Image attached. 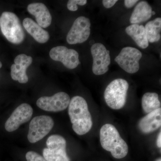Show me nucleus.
Here are the masks:
<instances>
[{
    "label": "nucleus",
    "mask_w": 161,
    "mask_h": 161,
    "mask_svg": "<svg viewBox=\"0 0 161 161\" xmlns=\"http://www.w3.org/2000/svg\"><path fill=\"white\" fill-rule=\"evenodd\" d=\"M27 9L30 14L34 16L37 24L41 27L47 28L51 24V14L43 3H31L27 6Z\"/></svg>",
    "instance_id": "nucleus-15"
},
{
    "label": "nucleus",
    "mask_w": 161,
    "mask_h": 161,
    "mask_svg": "<svg viewBox=\"0 0 161 161\" xmlns=\"http://www.w3.org/2000/svg\"><path fill=\"white\" fill-rule=\"evenodd\" d=\"M161 126V108L150 112L139 121V129L144 134L154 132Z\"/></svg>",
    "instance_id": "nucleus-14"
},
{
    "label": "nucleus",
    "mask_w": 161,
    "mask_h": 161,
    "mask_svg": "<svg viewBox=\"0 0 161 161\" xmlns=\"http://www.w3.org/2000/svg\"><path fill=\"white\" fill-rule=\"evenodd\" d=\"M138 2L137 0H125L124 1L125 6L128 8H131Z\"/></svg>",
    "instance_id": "nucleus-24"
},
{
    "label": "nucleus",
    "mask_w": 161,
    "mask_h": 161,
    "mask_svg": "<svg viewBox=\"0 0 161 161\" xmlns=\"http://www.w3.org/2000/svg\"><path fill=\"white\" fill-rule=\"evenodd\" d=\"M47 148L43 150V158L47 161H70L66 153V141L59 135L50 136L47 140Z\"/></svg>",
    "instance_id": "nucleus-5"
},
{
    "label": "nucleus",
    "mask_w": 161,
    "mask_h": 161,
    "mask_svg": "<svg viewBox=\"0 0 161 161\" xmlns=\"http://www.w3.org/2000/svg\"><path fill=\"white\" fill-rule=\"evenodd\" d=\"M156 161H161V158H159Z\"/></svg>",
    "instance_id": "nucleus-28"
},
{
    "label": "nucleus",
    "mask_w": 161,
    "mask_h": 161,
    "mask_svg": "<svg viewBox=\"0 0 161 161\" xmlns=\"http://www.w3.org/2000/svg\"><path fill=\"white\" fill-rule=\"evenodd\" d=\"M68 107L69 115L74 131L79 135L89 132L93 122L86 100L81 96H75L71 99Z\"/></svg>",
    "instance_id": "nucleus-1"
},
{
    "label": "nucleus",
    "mask_w": 161,
    "mask_h": 161,
    "mask_svg": "<svg viewBox=\"0 0 161 161\" xmlns=\"http://www.w3.org/2000/svg\"><path fill=\"white\" fill-rule=\"evenodd\" d=\"M54 121L47 115L36 116L31 121L27 139L30 142L35 143L44 138L54 126Z\"/></svg>",
    "instance_id": "nucleus-6"
},
{
    "label": "nucleus",
    "mask_w": 161,
    "mask_h": 161,
    "mask_svg": "<svg viewBox=\"0 0 161 161\" xmlns=\"http://www.w3.org/2000/svg\"><path fill=\"white\" fill-rule=\"evenodd\" d=\"M117 2L118 1L117 0H103L102 3L104 7L107 9H109L113 7Z\"/></svg>",
    "instance_id": "nucleus-23"
},
{
    "label": "nucleus",
    "mask_w": 161,
    "mask_h": 161,
    "mask_svg": "<svg viewBox=\"0 0 161 161\" xmlns=\"http://www.w3.org/2000/svg\"><path fill=\"white\" fill-rule=\"evenodd\" d=\"M142 104L144 112L147 114L161 108L158 94L153 92L145 93L142 98Z\"/></svg>",
    "instance_id": "nucleus-20"
},
{
    "label": "nucleus",
    "mask_w": 161,
    "mask_h": 161,
    "mask_svg": "<svg viewBox=\"0 0 161 161\" xmlns=\"http://www.w3.org/2000/svg\"><path fill=\"white\" fill-rule=\"evenodd\" d=\"M0 27L4 36L14 44L22 43L25 33L17 16L10 12H4L0 17Z\"/></svg>",
    "instance_id": "nucleus-4"
},
{
    "label": "nucleus",
    "mask_w": 161,
    "mask_h": 161,
    "mask_svg": "<svg viewBox=\"0 0 161 161\" xmlns=\"http://www.w3.org/2000/svg\"><path fill=\"white\" fill-rule=\"evenodd\" d=\"M125 31L141 48L145 49L149 46L145 27L142 25L132 24L126 27Z\"/></svg>",
    "instance_id": "nucleus-18"
},
{
    "label": "nucleus",
    "mask_w": 161,
    "mask_h": 161,
    "mask_svg": "<svg viewBox=\"0 0 161 161\" xmlns=\"http://www.w3.org/2000/svg\"><path fill=\"white\" fill-rule=\"evenodd\" d=\"M157 145L158 148H160L161 147V132L159 133L158 136L157 140Z\"/></svg>",
    "instance_id": "nucleus-25"
},
{
    "label": "nucleus",
    "mask_w": 161,
    "mask_h": 161,
    "mask_svg": "<svg viewBox=\"0 0 161 161\" xmlns=\"http://www.w3.org/2000/svg\"><path fill=\"white\" fill-rule=\"evenodd\" d=\"M91 50L93 59L92 71L95 75H104L108 70L111 63L109 51L100 43L93 44Z\"/></svg>",
    "instance_id": "nucleus-9"
},
{
    "label": "nucleus",
    "mask_w": 161,
    "mask_h": 161,
    "mask_svg": "<svg viewBox=\"0 0 161 161\" xmlns=\"http://www.w3.org/2000/svg\"><path fill=\"white\" fill-rule=\"evenodd\" d=\"M33 110L28 104H21L14 110L6 121L5 128L8 132L17 130L22 124L27 122L31 119Z\"/></svg>",
    "instance_id": "nucleus-11"
},
{
    "label": "nucleus",
    "mask_w": 161,
    "mask_h": 161,
    "mask_svg": "<svg viewBox=\"0 0 161 161\" xmlns=\"http://www.w3.org/2000/svg\"><path fill=\"white\" fill-rule=\"evenodd\" d=\"M87 3L86 0H69L67 3L68 9L72 11H77L78 9L77 5L84 6Z\"/></svg>",
    "instance_id": "nucleus-21"
},
{
    "label": "nucleus",
    "mask_w": 161,
    "mask_h": 161,
    "mask_svg": "<svg viewBox=\"0 0 161 161\" xmlns=\"http://www.w3.org/2000/svg\"><path fill=\"white\" fill-rule=\"evenodd\" d=\"M100 141L103 148L111 152L114 158H123L128 154V145L116 128L111 124H105L101 128Z\"/></svg>",
    "instance_id": "nucleus-2"
},
{
    "label": "nucleus",
    "mask_w": 161,
    "mask_h": 161,
    "mask_svg": "<svg viewBox=\"0 0 161 161\" xmlns=\"http://www.w3.org/2000/svg\"><path fill=\"white\" fill-rule=\"evenodd\" d=\"M145 27L148 42L153 43L160 40L161 35V19L157 18L149 21Z\"/></svg>",
    "instance_id": "nucleus-19"
},
{
    "label": "nucleus",
    "mask_w": 161,
    "mask_h": 161,
    "mask_svg": "<svg viewBox=\"0 0 161 161\" xmlns=\"http://www.w3.org/2000/svg\"><path fill=\"white\" fill-rule=\"evenodd\" d=\"M32 61V58L31 56L24 54L18 55L14 59V64L11 66L12 78L18 80L20 83H27L28 77L26 75V69Z\"/></svg>",
    "instance_id": "nucleus-13"
},
{
    "label": "nucleus",
    "mask_w": 161,
    "mask_h": 161,
    "mask_svg": "<svg viewBox=\"0 0 161 161\" xmlns=\"http://www.w3.org/2000/svg\"><path fill=\"white\" fill-rule=\"evenodd\" d=\"M129 85L127 80L118 78L112 80L107 86L104 94L108 106L114 110L122 108L126 102Z\"/></svg>",
    "instance_id": "nucleus-3"
},
{
    "label": "nucleus",
    "mask_w": 161,
    "mask_h": 161,
    "mask_svg": "<svg viewBox=\"0 0 161 161\" xmlns=\"http://www.w3.org/2000/svg\"><path fill=\"white\" fill-rule=\"evenodd\" d=\"M27 161H47L45 159L34 151H29L26 153Z\"/></svg>",
    "instance_id": "nucleus-22"
},
{
    "label": "nucleus",
    "mask_w": 161,
    "mask_h": 161,
    "mask_svg": "<svg viewBox=\"0 0 161 161\" xmlns=\"http://www.w3.org/2000/svg\"><path fill=\"white\" fill-rule=\"evenodd\" d=\"M142 57V53L138 49L127 47L121 50L115 60L125 71L129 74H134L139 69V61Z\"/></svg>",
    "instance_id": "nucleus-7"
},
{
    "label": "nucleus",
    "mask_w": 161,
    "mask_h": 161,
    "mask_svg": "<svg viewBox=\"0 0 161 161\" xmlns=\"http://www.w3.org/2000/svg\"><path fill=\"white\" fill-rule=\"evenodd\" d=\"M152 7L146 1L139 2L135 6L130 18L132 24H137L147 21L152 16Z\"/></svg>",
    "instance_id": "nucleus-17"
},
{
    "label": "nucleus",
    "mask_w": 161,
    "mask_h": 161,
    "mask_svg": "<svg viewBox=\"0 0 161 161\" xmlns=\"http://www.w3.org/2000/svg\"><path fill=\"white\" fill-rule=\"evenodd\" d=\"M2 66H3V64H2V62L0 61V69L2 67Z\"/></svg>",
    "instance_id": "nucleus-26"
},
{
    "label": "nucleus",
    "mask_w": 161,
    "mask_h": 161,
    "mask_svg": "<svg viewBox=\"0 0 161 161\" xmlns=\"http://www.w3.org/2000/svg\"><path fill=\"white\" fill-rule=\"evenodd\" d=\"M155 14V12L154 11H152V15H154Z\"/></svg>",
    "instance_id": "nucleus-27"
},
{
    "label": "nucleus",
    "mask_w": 161,
    "mask_h": 161,
    "mask_svg": "<svg viewBox=\"0 0 161 161\" xmlns=\"http://www.w3.org/2000/svg\"><path fill=\"white\" fill-rule=\"evenodd\" d=\"M91 21L84 16H80L75 20L66 36L70 44L81 43L86 41L91 34Z\"/></svg>",
    "instance_id": "nucleus-8"
},
{
    "label": "nucleus",
    "mask_w": 161,
    "mask_h": 161,
    "mask_svg": "<svg viewBox=\"0 0 161 161\" xmlns=\"http://www.w3.org/2000/svg\"><path fill=\"white\" fill-rule=\"evenodd\" d=\"M50 58L55 61H60L65 67L74 69L80 64L78 52L66 47L59 46L53 47L49 53Z\"/></svg>",
    "instance_id": "nucleus-12"
},
{
    "label": "nucleus",
    "mask_w": 161,
    "mask_h": 161,
    "mask_svg": "<svg viewBox=\"0 0 161 161\" xmlns=\"http://www.w3.org/2000/svg\"><path fill=\"white\" fill-rule=\"evenodd\" d=\"M69 95L64 92H58L51 97L43 96L37 101L40 108L47 112H59L66 109L69 105Z\"/></svg>",
    "instance_id": "nucleus-10"
},
{
    "label": "nucleus",
    "mask_w": 161,
    "mask_h": 161,
    "mask_svg": "<svg viewBox=\"0 0 161 161\" xmlns=\"http://www.w3.org/2000/svg\"><path fill=\"white\" fill-rule=\"evenodd\" d=\"M23 24L27 32L38 43H45L49 40L50 36L48 32L44 30L31 19L25 18Z\"/></svg>",
    "instance_id": "nucleus-16"
}]
</instances>
